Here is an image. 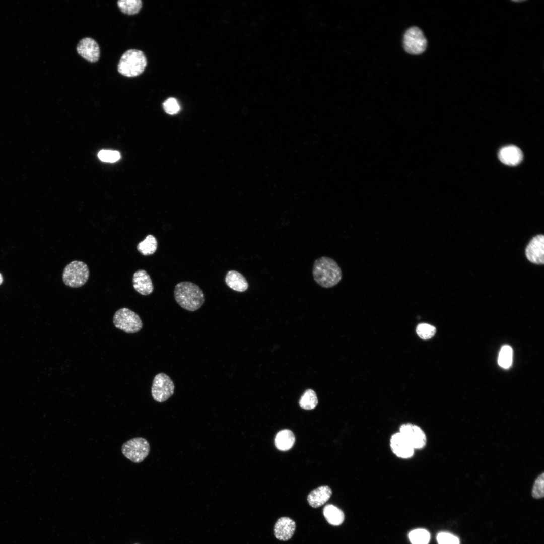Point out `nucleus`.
Returning <instances> with one entry per match:
<instances>
[{
    "label": "nucleus",
    "instance_id": "ddd939ff",
    "mask_svg": "<svg viewBox=\"0 0 544 544\" xmlns=\"http://www.w3.org/2000/svg\"><path fill=\"white\" fill-rule=\"evenodd\" d=\"M296 529L295 521L288 517H282L278 519L274 525V534L280 540L286 541L293 535Z\"/></svg>",
    "mask_w": 544,
    "mask_h": 544
},
{
    "label": "nucleus",
    "instance_id": "9d476101",
    "mask_svg": "<svg viewBox=\"0 0 544 544\" xmlns=\"http://www.w3.org/2000/svg\"><path fill=\"white\" fill-rule=\"evenodd\" d=\"M390 446L392 452L400 458L408 459L414 454L415 449L399 432L391 436Z\"/></svg>",
    "mask_w": 544,
    "mask_h": 544
},
{
    "label": "nucleus",
    "instance_id": "f03ea898",
    "mask_svg": "<svg viewBox=\"0 0 544 544\" xmlns=\"http://www.w3.org/2000/svg\"><path fill=\"white\" fill-rule=\"evenodd\" d=\"M174 296L176 302L183 309L195 311L205 301L204 293L196 284L191 282H181L175 287Z\"/></svg>",
    "mask_w": 544,
    "mask_h": 544
},
{
    "label": "nucleus",
    "instance_id": "f257e3e1",
    "mask_svg": "<svg viewBox=\"0 0 544 544\" xmlns=\"http://www.w3.org/2000/svg\"><path fill=\"white\" fill-rule=\"evenodd\" d=\"M315 282L320 286L329 288L337 285L342 279V272L337 263L332 258L322 256L316 259L312 268Z\"/></svg>",
    "mask_w": 544,
    "mask_h": 544
},
{
    "label": "nucleus",
    "instance_id": "c85d7f7f",
    "mask_svg": "<svg viewBox=\"0 0 544 544\" xmlns=\"http://www.w3.org/2000/svg\"><path fill=\"white\" fill-rule=\"evenodd\" d=\"M163 108L165 112L169 114L177 113L180 107L177 100L173 97L167 99L163 103Z\"/></svg>",
    "mask_w": 544,
    "mask_h": 544
},
{
    "label": "nucleus",
    "instance_id": "7ed1b4c3",
    "mask_svg": "<svg viewBox=\"0 0 544 544\" xmlns=\"http://www.w3.org/2000/svg\"><path fill=\"white\" fill-rule=\"evenodd\" d=\"M147 64V58L143 51L130 49L126 51L121 56L117 65V71L125 77H137L145 71Z\"/></svg>",
    "mask_w": 544,
    "mask_h": 544
},
{
    "label": "nucleus",
    "instance_id": "c756f323",
    "mask_svg": "<svg viewBox=\"0 0 544 544\" xmlns=\"http://www.w3.org/2000/svg\"><path fill=\"white\" fill-rule=\"evenodd\" d=\"M2 282H3V277H2V275L0 274V285L2 284Z\"/></svg>",
    "mask_w": 544,
    "mask_h": 544
},
{
    "label": "nucleus",
    "instance_id": "f8f14e48",
    "mask_svg": "<svg viewBox=\"0 0 544 544\" xmlns=\"http://www.w3.org/2000/svg\"><path fill=\"white\" fill-rule=\"evenodd\" d=\"M525 254L529 261L537 264L544 263V236L537 235L527 245Z\"/></svg>",
    "mask_w": 544,
    "mask_h": 544
},
{
    "label": "nucleus",
    "instance_id": "bb28decb",
    "mask_svg": "<svg viewBox=\"0 0 544 544\" xmlns=\"http://www.w3.org/2000/svg\"><path fill=\"white\" fill-rule=\"evenodd\" d=\"M532 495L536 499L541 498L544 496V474L542 473L535 480Z\"/></svg>",
    "mask_w": 544,
    "mask_h": 544
},
{
    "label": "nucleus",
    "instance_id": "f3484780",
    "mask_svg": "<svg viewBox=\"0 0 544 544\" xmlns=\"http://www.w3.org/2000/svg\"><path fill=\"white\" fill-rule=\"evenodd\" d=\"M225 281L230 288L239 292L245 291L249 286L243 275L234 270H229L227 273Z\"/></svg>",
    "mask_w": 544,
    "mask_h": 544
},
{
    "label": "nucleus",
    "instance_id": "a878e982",
    "mask_svg": "<svg viewBox=\"0 0 544 544\" xmlns=\"http://www.w3.org/2000/svg\"><path fill=\"white\" fill-rule=\"evenodd\" d=\"M98 157L103 162L113 163L120 158V155L117 151L102 150L99 152Z\"/></svg>",
    "mask_w": 544,
    "mask_h": 544
},
{
    "label": "nucleus",
    "instance_id": "6e6552de",
    "mask_svg": "<svg viewBox=\"0 0 544 544\" xmlns=\"http://www.w3.org/2000/svg\"><path fill=\"white\" fill-rule=\"evenodd\" d=\"M427 45V39L420 28L414 26L406 31L403 37V46L407 53L420 54L426 50Z\"/></svg>",
    "mask_w": 544,
    "mask_h": 544
},
{
    "label": "nucleus",
    "instance_id": "9b49d317",
    "mask_svg": "<svg viewBox=\"0 0 544 544\" xmlns=\"http://www.w3.org/2000/svg\"><path fill=\"white\" fill-rule=\"evenodd\" d=\"M78 53L90 63H95L100 57V48L97 42L90 37L82 39L77 46Z\"/></svg>",
    "mask_w": 544,
    "mask_h": 544
},
{
    "label": "nucleus",
    "instance_id": "423d86ee",
    "mask_svg": "<svg viewBox=\"0 0 544 544\" xmlns=\"http://www.w3.org/2000/svg\"><path fill=\"white\" fill-rule=\"evenodd\" d=\"M150 450L149 443L142 437L132 438L124 443L121 447L123 455L135 463L144 461L149 455Z\"/></svg>",
    "mask_w": 544,
    "mask_h": 544
},
{
    "label": "nucleus",
    "instance_id": "5701e85b",
    "mask_svg": "<svg viewBox=\"0 0 544 544\" xmlns=\"http://www.w3.org/2000/svg\"><path fill=\"white\" fill-rule=\"evenodd\" d=\"M409 538L412 544H428L430 534L426 529H417L409 533Z\"/></svg>",
    "mask_w": 544,
    "mask_h": 544
},
{
    "label": "nucleus",
    "instance_id": "b1692460",
    "mask_svg": "<svg viewBox=\"0 0 544 544\" xmlns=\"http://www.w3.org/2000/svg\"><path fill=\"white\" fill-rule=\"evenodd\" d=\"M512 358L513 350L512 348L508 345L503 346L499 354V365L503 368L508 369L512 365Z\"/></svg>",
    "mask_w": 544,
    "mask_h": 544
},
{
    "label": "nucleus",
    "instance_id": "a211bd4d",
    "mask_svg": "<svg viewBox=\"0 0 544 544\" xmlns=\"http://www.w3.org/2000/svg\"><path fill=\"white\" fill-rule=\"evenodd\" d=\"M295 441L294 433L290 430L285 429L279 431L276 434L275 445L279 450L287 451L293 447Z\"/></svg>",
    "mask_w": 544,
    "mask_h": 544
},
{
    "label": "nucleus",
    "instance_id": "dca6fc26",
    "mask_svg": "<svg viewBox=\"0 0 544 544\" xmlns=\"http://www.w3.org/2000/svg\"><path fill=\"white\" fill-rule=\"evenodd\" d=\"M332 490L327 486H321L308 494L307 501L309 504L313 508H318L325 504L331 497Z\"/></svg>",
    "mask_w": 544,
    "mask_h": 544
},
{
    "label": "nucleus",
    "instance_id": "2eb2a0df",
    "mask_svg": "<svg viewBox=\"0 0 544 544\" xmlns=\"http://www.w3.org/2000/svg\"><path fill=\"white\" fill-rule=\"evenodd\" d=\"M499 160L504 164L515 166L520 163L523 159L521 150L514 145H509L501 148L498 153Z\"/></svg>",
    "mask_w": 544,
    "mask_h": 544
},
{
    "label": "nucleus",
    "instance_id": "4468645a",
    "mask_svg": "<svg viewBox=\"0 0 544 544\" xmlns=\"http://www.w3.org/2000/svg\"><path fill=\"white\" fill-rule=\"evenodd\" d=\"M132 283L134 289L141 295H149L153 291L152 280L144 269H139L133 274Z\"/></svg>",
    "mask_w": 544,
    "mask_h": 544
},
{
    "label": "nucleus",
    "instance_id": "1a4fd4ad",
    "mask_svg": "<svg viewBox=\"0 0 544 544\" xmlns=\"http://www.w3.org/2000/svg\"><path fill=\"white\" fill-rule=\"evenodd\" d=\"M399 432L416 449L423 448L427 443V437L424 431L418 425L412 423L402 424Z\"/></svg>",
    "mask_w": 544,
    "mask_h": 544
},
{
    "label": "nucleus",
    "instance_id": "20e7f679",
    "mask_svg": "<svg viewBox=\"0 0 544 544\" xmlns=\"http://www.w3.org/2000/svg\"><path fill=\"white\" fill-rule=\"evenodd\" d=\"M89 270L87 265L78 260L71 261L64 268L62 280L70 287L78 288L83 286L88 281Z\"/></svg>",
    "mask_w": 544,
    "mask_h": 544
},
{
    "label": "nucleus",
    "instance_id": "412c9836",
    "mask_svg": "<svg viewBox=\"0 0 544 544\" xmlns=\"http://www.w3.org/2000/svg\"><path fill=\"white\" fill-rule=\"evenodd\" d=\"M117 4L123 13L129 15L138 13L142 7L141 0H120L117 2Z\"/></svg>",
    "mask_w": 544,
    "mask_h": 544
},
{
    "label": "nucleus",
    "instance_id": "0eeeda50",
    "mask_svg": "<svg viewBox=\"0 0 544 544\" xmlns=\"http://www.w3.org/2000/svg\"><path fill=\"white\" fill-rule=\"evenodd\" d=\"M175 386L171 378L166 374L160 373L154 377L151 387L152 396L154 400L163 402L174 392Z\"/></svg>",
    "mask_w": 544,
    "mask_h": 544
},
{
    "label": "nucleus",
    "instance_id": "4be33fe9",
    "mask_svg": "<svg viewBox=\"0 0 544 544\" xmlns=\"http://www.w3.org/2000/svg\"><path fill=\"white\" fill-rule=\"evenodd\" d=\"M317 403L318 399L316 393L312 389L306 390L299 400L300 407L305 410L313 409Z\"/></svg>",
    "mask_w": 544,
    "mask_h": 544
},
{
    "label": "nucleus",
    "instance_id": "cd10ccee",
    "mask_svg": "<svg viewBox=\"0 0 544 544\" xmlns=\"http://www.w3.org/2000/svg\"><path fill=\"white\" fill-rule=\"evenodd\" d=\"M437 540L438 544H460L459 539L448 532L439 533L437 536Z\"/></svg>",
    "mask_w": 544,
    "mask_h": 544
},
{
    "label": "nucleus",
    "instance_id": "6ab92c4d",
    "mask_svg": "<svg viewBox=\"0 0 544 544\" xmlns=\"http://www.w3.org/2000/svg\"><path fill=\"white\" fill-rule=\"evenodd\" d=\"M323 513L327 521L332 525H339L344 520L343 511L332 504L326 505L323 508Z\"/></svg>",
    "mask_w": 544,
    "mask_h": 544
},
{
    "label": "nucleus",
    "instance_id": "393cba45",
    "mask_svg": "<svg viewBox=\"0 0 544 544\" xmlns=\"http://www.w3.org/2000/svg\"><path fill=\"white\" fill-rule=\"evenodd\" d=\"M418 336L423 339H428L434 336L436 333V328L429 324L421 323L416 328Z\"/></svg>",
    "mask_w": 544,
    "mask_h": 544
},
{
    "label": "nucleus",
    "instance_id": "39448f33",
    "mask_svg": "<svg viewBox=\"0 0 544 544\" xmlns=\"http://www.w3.org/2000/svg\"><path fill=\"white\" fill-rule=\"evenodd\" d=\"M113 322L117 328L127 333L138 332L143 327V323L139 315L125 307L115 312Z\"/></svg>",
    "mask_w": 544,
    "mask_h": 544
},
{
    "label": "nucleus",
    "instance_id": "aec40b11",
    "mask_svg": "<svg viewBox=\"0 0 544 544\" xmlns=\"http://www.w3.org/2000/svg\"><path fill=\"white\" fill-rule=\"evenodd\" d=\"M158 242L155 237L151 234L148 235L146 238L139 242L137 246V250L143 255L148 256L154 254L157 249Z\"/></svg>",
    "mask_w": 544,
    "mask_h": 544
}]
</instances>
